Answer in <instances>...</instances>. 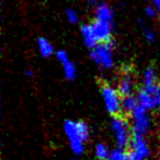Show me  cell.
Returning <instances> with one entry per match:
<instances>
[{"instance_id":"18","label":"cell","mask_w":160,"mask_h":160,"mask_svg":"<svg viewBox=\"0 0 160 160\" xmlns=\"http://www.w3.org/2000/svg\"><path fill=\"white\" fill-rule=\"evenodd\" d=\"M66 17H67L68 21L70 22L71 24H76L78 22L77 12H76V11H74L73 9H67V10H66Z\"/></svg>"},{"instance_id":"17","label":"cell","mask_w":160,"mask_h":160,"mask_svg":"<svg viewBox=\"0 0 160 160\" xmlns=\"http://www.w3.org/2000/svg\"><path fill=\"white\" fill-rule=\"evenodd\" d=\"M105 160H128V152H126L123 147L116 146L114 149H111L110 155Z\"/></svg>"},{"instance_id":"13","label":"cell","mask_w":160,"mask_h":160,"mask_svg":"<svg viewBox=\"0 0 160 160\" xmlns=\"http://www.w3.org/2000/svg\"><path fill=\"white\" fill-rule=\"evenodd\" d=\"M148 93L150 94L152 98V101L155 103V108L156 110H160V84L156 83L154 85H149V86H143Z\"/></svg>"},{"instance_id":"20","label":"cell","mask_w":160,"mask_h":160,"mask_svg":"<svg viewBox=\"0 0 160 160\" xmlns=\"http://www.w3.org/2000/svg\"><path fill=\"white\" fill-rule=\"evenodd\" d=\"M145 12H146V14L148 15L149 18H155L157 15V13H156V10H155L152 7H146V9H145Z\"/></svg>"},{"instance_id":"14","label":"cell","mask_w":160,"mask_h":160,"mask_svg":"<svg viewBox=\"0 0 160 160\" xmlns=\"http://www.w3.org/2000/svg\"><path fill=\"white\" fill-rule=\"evenodd\" d=\"M37 47H39L40 53L42 55V57H44V58L51 57L54 52L53 46H52L51 42L47 39H45V38H42V37L39 38V40H37Z\"/></svg>"},{"instance_id":"1","label":"cell","mask_w":160,"mask_h":160,"mask_svg":"<svg viewBox=\"0 0 160 160\" xmlns=\"http://www.w3.org/2000/svg\"><path fill=\"white\" fill-rule=\"evenodd\" d=\"M63 132L68 142L69 148L75 156H81L85 152L86 143L90 138V128L85 121L65 120Z\"/></svg>"},{"instance_id":"21","label":"cell","mask_w":160,"mask_h":160,"mask_svg":"<svg viewBox=\"0 0 160 160\" xmlns=\"http://www.w3.org/2000/svg\"><path fill=\"white\" fill-rule=\"evenodd\" d=\"M152 3L155 4V7L160 11V0H152Z\"/></svg>"},{"instance_id":"12","label":"cell","mask_w":160,"mask_h":160,"mask_svg":"<svg viewBox=\"0 0 160 160\" xmlns=\"http://www.w3.org/2000/svg\"><path fill=\"white\" fill-rule=\"evenodd\" d=\"M81 35H82L83 42H85L86 46L88 48H92L97 45V42L94 39L93 33H92L91 26L90 24H86V25L81 26Z\"/></svg>"},{"instance_id":"3","label":"cell","mask_w":160,"mask_h":160,"mask_svg":"<svg viewBox=\"0 0 160 160\" xmlns=\"http://www.w3.org/2000/svg\"><path fill=\"white\" fill-rule=\"evenodd\" d=\"M114 40H110L107 42H99L90 50V58L98 67L104 70H110L113 68V49Z\"/></svg>"},{"instance_id":"2","label":"cell","mask_w":160,"mask_h":160,"mask_svg":"<svg viewBox=\"0 0 160 160\" xmlns=\"http://www.w3.org/2000/svg\"><path fill=\"white\" fill-rule=\"evenodd\" d=\"M110 131L113 136L114 143L118 147L125 148L126 146H128L133 136L130 121H127L120 114L112 116V119L110 121Z\"/></svg>"},{"instance_id":"23","label":"cell","mask_w":160,"mask_h":160,"mask_svg":"<svg viewBox=\"0 0 160 160\" xmlns=\"http://www.w3.org/2000/svg\"><path fill=\"white\" fill-rule=\"evenodd\" d=\"M25 74H26L28 76H32V75H33V72L31 71V70H26V71H25Z\"/></svg>"},{"instance_id":"7","label":"cell","mask_w":160,"mask_h":160,"mask_svg":"<svg viewBox=\"0 0 160 160\" xmlns=\"http://www.w3.org/2000/svg\"><path fill=\"white\" fill-rule=\"evenodd\" d=\"M90 26H91L97 44L112 40V23L94 19V21L90 24Z\"/></svg>"},{"instance_id":"24","label":"cell","mask_w":160,"mask_h":160,"mask_svg":"<svg viewBox=\"0 0 160 160\" xmlns=\"http://www.w3.org/2000/svg\"><path fill=\"white\" fill-rule=\"evenodd\" d=\"M87 2L90 4V6H93V4H96V0H87Z\"/></svg>"},{"instance_id":"25","label":"cell","mask_w":160,"mask_h":160,"mask_svg":"<svg viewBox=\"0 0 160 160\" xmlns=\"http://www.w3.org/2000/svg\"><path fill=\"white\" fill-rule=\"evenodd\" d=\"M77 157H78V156H75L74 158H71L70 160H78V159H77Z\"/></svg>"},{"instance_id":"10","label":"cell","mask_w":160,"mask_h":160,"mask_svg":"<svg viewBox=\"0 0 160 160\" xmlns=\"http://www.w3.org/2000/svg\"><path fill=\"white\" fill-rule=\"evenodd\" d=\"M138 106L137 97L134 95L123 96L121 99V113L130 116Z\"/></svg>"},{"instance_id":"22","label":"cell","mask_w":160,"mask_h":160,"mask_svg":"<svg viewBox=\"0 0 160 160\" xmlns=\"http://www.w3.org/2000/svg\"><path fill=\"white\" fill-rule=\"evenodd\" d=\"M128 160H141V159H138L137 157H135L134 155H132V154L128 152Z\"/></svg>"},{"instance_id":"9","label":"cell","mask_w":160,"mask_h":160,"mask_svg":"<svg viewBox=\"0 0 160 160\" xmlns=\"http://www.w3.org/2000/svg\"><path fill=\"white\" fill-rule=\"evenodd\" d=\"M56 58L59 61V63L63 67V71H64V76L66 80L73 81L77 76V69H76L74 62L69 59L68 55L66 51L64 50H58L56 52Z\"/></svg>"},{"instance_id":"6","label":"cell","mask_w":160,"mask_h":160,"mask_svg":"<svg viewBox=\"0 0 160 160\" xmlns=\"http://www.w3.org/2000/svg\"><path fill=\"white\" fill-rule=\"evenodd\" d=\"M128 148H130V152H128L130 154L134 155L141 160H147L152 155V148L145 136L133 135L128 144Z\"/></svg>"},{"instance_id":"4","label":"cell","mask_w":160,"mask_h":160,"mask_svg":"<svg viewBox=\"0 0 160 160\" xmlns=\"http://www.w3.org/2000/svg\"><path fill=\"white\" fill-rule=\"evenodd\" d=\"M130 123L133 135L146 136L152 127V119L149 114V110L138 105L130 114Z\"/></svg>"},{"instance_id":"16","label":"cell","mask_w":160,"mask_h":160,"mask_svg":"<svg viewBox=\"0 0 160 160\" xmlns=\"http://www.w3.org/2000/svg\"><path fill=\"white\" fill-rule=\"evenodd\" d=\"M110 152H111V149H109V147L104 143H97L94 145L93 152L98 160H105L110 155Z\"/></svg>"},{"instance_id":"8","label":"cell","mask_w":160,"mask_h":160,"mask_svg":"<svg viewBox=\"0 0 160 160\" xmlns=\"http://www.w3.org/2000/svg\"><path fill=\"white\" fill-rule=\"evenodd\" d=\"M116 88H118L119 93H120V95L122 97L134 95L135 82H134V78H133L132 72H130V68L123 69V73H122L120 80H119Z\"/></svg>"},{"instance_id":"19","label":"cell","mask_w":160,"mask_h":160,"mask_svg":"<svg viewBox=\"0 0 160 160\" xmlns=\"http://www.w3.org/2000/svg\"><path fill=\"white\" fill-rule=\"evenodd\" d=\"M144 34H145V37L148 42H154L155 40V33L152 32V30H147V28H145Z\"/></svg>"},{"instance_id":"11","label":"cell","mask_w":160,"mask_h":160,"mask_svg":"<svg viewBox=\"0 0 160 160\" xmlns=\"http://www.w3.org/2000/svg\"><path fill=\"white\" fill-rule=\"evenodd\" d=\"M94 12H96L94 17L97 20L109 22V23H112V21H113V12L107 3H99L96 7Z\"/></svg>"},{"instance_id":"15","label":"cell","mask_w":160,"mask_h":160,"mask_svg":"<svg viewBox=\"0 0 160 160\" xmlns=\"http://www.w3.org/2000/svg\"><path fill=\"white\" fill-rule=\"evenodd\" d=\"M141 82H143V86H149V85H154V84H156V83H158L157 82L156 71L154 70V68L148 67L147 69L144 71Z\"/></svg>"},{"instance_id":"5","label":"cell","mask_w":160,"mask_h":160,"mask_svg":"<svg viewBox=\"0 0 160 160\" xmlns=\"http://www.w3.org/2000/svg\"><path fill=\"white\" fill-rule=\"evenodd\" d=\"M101 98L103 101L105 111L111 116L121 113V99L122 96L118 88L113 87L108 83H103L101 86Z\"/></svg>"}]
</instances>
